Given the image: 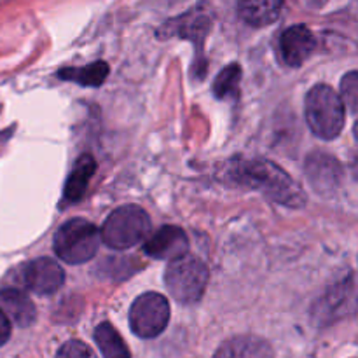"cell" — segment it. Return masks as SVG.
<instances>
[{
  "label": "cell",
  "instance_id": "obj_20",
  "mask_svg": "<svg viewBox=\"0 0 358 358\" xmlns=\"http://www.w3.org/2000/svg\"><path fill=\"white\" fill-rule=\"evenodd\" d=\"M341 91H343V103L345 107H348L350 110L355 114L357 107H358V77L357 72H350L348 76L343 79L341 83Z\"/></svg>",
  "mask_w": 358,
  "mask_h": 358
},
{
  "label": "cell",
  "instance_id": "obj_4",
  "mask_svg": "<svg viewBox=\"0 0 358 358\" xmlns=\"http://www.w3.org/2000/svg\"><path fill=\"white\" fill-rule=\"evenodd\" d=\"M210 273L205 262L194 255L184 254L168 261L164 282L168 290L182 304H194L205 294Z\"/></svg>",
  "mask_w": 358,
  "mask_h": 358
},
{
  "label": "cell",
  "instance_id": "obj_12",
  "mask_svg": "<svg viewBox=\"0 0 358 358\" xmlns=\"http://www.w3.org/2000/svg\"><path fill=\"white\" fill-rule=\"evenodd\" d=\"M353 308H355L353 287L348 289L346 283H343L341 287L329 290L324 299L315 304L313 320L318 325H329L338 320V318H341L343 315L352 313Z\"/></svg>",
  "mask_w": 358,
  "mask_h": 358
},
{
  "label": "cell",
  "instance_id": "obj_6",
  "mask_svg": "<svg viewBox=\"0 0 358 358\" xmlns=\"http://www.w3.org/2000/svg\"><path fill=\"white\" fill-rule=\"evenodd\" d=\"M170 322V304L157 292H145L136 297L129 308V327L138 338L154 339L163 334Z\"/></svg>",
  "mask_w": 358,
  "mask_h": 358
},
{
  "label": "cell",
  "instance_id": "obj_1",
  "mask_svg": "<svg viewBox=\"0 0 358 358\" xmlns=\"http://www.w3.org/2000/svg\"><path fill=\"white\" fill-rule=\"evenodd\" d=\"M234 184L259 189L280 205L299 208L306 203V194L289 173L268 159H247L231 166Z\"/></svg>",
  "mask_w": 358,
  "mask_h": 358
},
{
  "label": "cell",
  "instance_id": "obj_3",
  "mask_svg": "<svg viewBox=\"0 0 358 358\" xmlns=\"http://www.w3.org/2000/svg\"><path fill=\"white\" fill-rule=\"evenodd\" d=\"M150 233V217L143 208L126 205L114 210L100 231L101 241L114 250H128L142 243Z\"/></svg>",
  "mask_w": 358,
  "mask_h": 358
},
{
  "label": "cell",
  "instance_id": "obj_7",
  "mask_svg": "<svg viewBox=\"0 0 358 358\" xmlns=\"http://www.w3.org/2000/svg\"><path fill=\"white\" fill-rule=\"evenodd\" d=\"M17 283L37 296H51L65 283L62 266L49 257L35 259L17 269Z\"/></svg>",
  "mask_w": 358,
  "mask_h": 358
},
{
  "label": "cell",
  "instance_id": "obj_2",
  "mask_svg": "<svg viewBox=\"0 0 358 358\" xmlns=\"http://www.w3.org/2000/svg\"><path fill=\"white\" fill-rule=\"evenodd\" d=\"M345 103L327 84L311 87L306 94V121L311 131L322 140H334L345 128Z\"/></svg>",
  "mask_w": 358,
  "mask_h": 358
},
{
  "label": "cell",
  "instance_id": "obj_5",
  "mask_svg": "<svg viewBox=\"0 0 358 358\" xmlns=\"http://www.w3.org/2000/svg\"><path fill=\"white\" fill-rule=\"evenodd\" d=\"M101 243L100 231L86 219H72L55 234V252L66 264H84L96 255Z\"/></svg>",
  "mask_w": 358,
  "mask_h": 358
},
{
  "label": "cell",
  "instance_id": "obj_9",
  "mask_svg": "<svg viewBox=\"0 0 358 358\" xmlns=\"http://www.w3.org/2000/svg\"><path fill=\"white\" fill-rule=\"evenodd\" d=\"M306 177L315 191L320 194H332L343 182V166L329 154L311 152L306 159Z\"/></svg>",
  "mask_w": 358,
  "mask_h": 358
},
{
  "label": "cell",
  "instance_id": "obj_10",
  "mask_svg": "<svg viewBox=\"0 0 358 358\" xmlns=\"http://www.w3.org/2000/svg\"><path fill=\"white\" fill-rule=\"evenodd\" d=\"M317 48V38L306 24H294L287 28L280 37V55L285 65L297 69L308 62Z\"/></svg>",
  "mask_w": 358,
  "mask_h": 358
},
{
  "label": "cell",
  "instance_id": "obj_16",
  "mask_svg": "<svg viewBox=\"0 0 358 358\" xmlns=\"http://www.w3.org/2000/svg\"><path fill=\"white\" fill-rule=\"evenodd\" d=\"M94 171H96V161H94L90 154H84V156L77 161L76 168H73L69 180H66V201H79V199L83 198L84 192H86L87 189V184H90V178L93 177Z\"/></svg>",
  "mask_w": 358,
  "mask_h": 358
},
{
  "label": "cell",
  "instance_id": "obj_18",
  "mask_svg": "<svg viewBox=\"0 0 358 358\" xmlns=\"http://www.w3.org/2000/svg\"><path fill=\"white\" fill-rule=\"evenodd\" d=\"M108 65L105 62H94L91 65L83 66V69H65L59 70L58 77L65 80H72V83L80 84V86H90L96 87L103 84V80L107 79Z\"/></svg>",
  "mask_w": 358,
  "mask_h": 358
},
{
  "label": "cell",
  "instance_id": "obj_8",
  "mask_svg": "<svg viewBox=\"0 0 358 358\" xmlns=\"http://www.w3.org/2000/svg\"><path fill=\"white\" fill-rule=\"evenodd\" d=\"M210 30H212V13H210L206 3H199L194 9L168 21L164 28H161V34L166 35V37L168 35H178V37L187 38V41L201 45Z\"/></svg>",
  "mask_w": 358,
  "mask_h": 358
},
{
  "label": "cell",
  "instance_id": "obj_22",
  "mask_svg": "<svg viewBox=\"0 0 358 358\" xmlns=\"http://www.w3.org/2000/svg\"><path fill=\"white\" fill-rule=\"evenodd\" d=\"M10 338V322L6 317L2 310H0V346L6 345Z\"/></svg>",
  "mask_w": 358,
  "mask_h": 358
},
{
  "label": "cell",
  "instance_id": "obj_19",
  "mask_svg": "<svg viewBox=\"0 0 358 358\" xmlns=\"http://www.w3.org/2000/svg\"><path fill=\"white\" fill-rule=\"evenodd\" d=\"M240 83H241V69L238 63H231L227 65L219 76L213 80V94L219 100H231L236 98L240 93Z\"/></svg>",
  "mask_w": 358,
  "mask_h": 358
},
{
  "label": "cell",
  "instance_id": "obj_21",
  "mask_svg": "<svg viewBox=\"0 0 358 358\" xmlns=\"http://www.w3.org/2000/svg\"><path fill=\"white\" fill-rule=\"evenodd\" d=\"M55 358H96V355L86 343L79 341V339H70L65 345L59 346Z\"/></svg>",
  "mask_w": 358,
  "mask_h": 358
},
{
  "label": "cell",
  "instance_id": "obj_14",
  "mask_svg": "<svg viewBox=\"0 0 358 358\" xmlns=\"http://www.w3.org/2000/svg\"><path fill=\"white\" fill-rule=\"evenodd\" d=\"M0 310L6 313L9 322L17 327H30L37 318V310L24 290L3 289L0 290Z\"/></svg>",
  "mask_w": 358,
  "mask_h": 358
},
{
  "label": "cell",
  "instance_id": "obj_13",
  "mask_svg": "<svg viewBox=\"0 0 358 358\" xmlns=\"http://www.w3.org/2000/svg\"><path fill=\"white\" fill-rule=\"evenodd\" d=\"M213 358H275V352L257 336H234L219 346Z\"/></svg>",
  "mask_w": 358,
  "mask_h": 358
},
{
  "label": "cell",
  "instance_id": "obj_17",
  "mask_svg": "<svg viewBox=\"0 0 358 358\" xmlns=\"http://www.w3.org/2000/svg\"><path fill=\"white\" fill-rule=\"evenodd\" d=\"M94 341L103 358H131L124 339L108 322H103L94 329Z\"/></svg>",
  "mask_w": 358,
  "mask_h": 358
},
{
  "label": "cell",
  "instance_id": "obj_11",
  "mask_svg": "<svg viewBox=\"0 0 358 358\" xmlns=\"http://www.w3.org/2000/svg\"><path fill=\"white\" fill-rule=\"evenodd\" d=\"M189 240L184 231L177 226H163L157 229L143 245V250L149 257L159 261H171L187 254Z\"/></svg>",
  "mask_w": 358,
  "mask_h": 358
},
{
  "label": "cell",
  "instance_id": "obj_15",
  "mask_svg": "<svg viewBox=\"0 0 358 358\" xmlns=\"http://www.w3.org/2000/svg\"><path fill=\"white\" fill-rule=\"evenodd\" d=\"M283 0H240L238 14L247 24L255 28L269 27L280 17Z\"/></svg>",
  "mask_w": 358,
  "mask_h": 358
}]
</instances>
